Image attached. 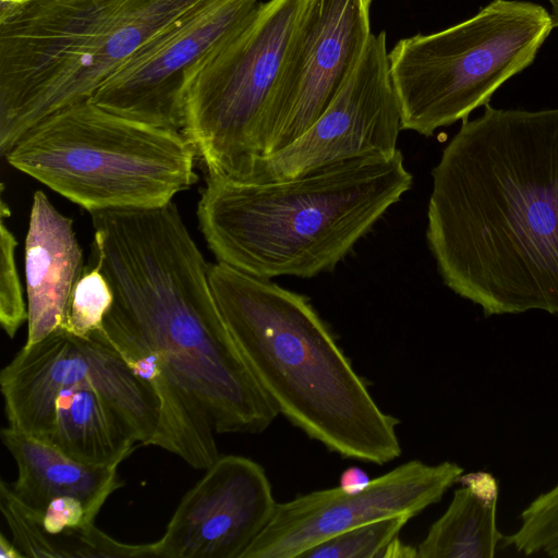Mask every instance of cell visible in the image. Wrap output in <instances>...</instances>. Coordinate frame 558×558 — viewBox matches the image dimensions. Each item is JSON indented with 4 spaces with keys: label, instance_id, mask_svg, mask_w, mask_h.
<instances>
[{
    "label": "cell",
    "instance_id": "obj_16",
    "mask_svg": "<svg viewBox=\"0 0 558 558\" xmlns=\"http://www.w3.org/2000/svg\"><path fill=\"white\" fill-rule=\"evenodd\" d=\"M0 436L17 466L16 480L9 486L21 504L39 514L52 499L68 496L80 499L95 520L108 497L124 484L118 465L82 463L10 426Z\"/></svg>",
    "mask_w": 558,
    "mask_h": 558
},
{
    "label": "cell",
    "instance_id": "obj_6",
    "mask_svg": "<svg viewBox=\"0 0 558 558\" xmlns=\"http://www.w3.org/2000/svg\"><path fill=\"white\" fill-rule=\"evenodd\" d=\"M180 131L112 113L90 99L29 129L8 163L87 211L162 207L197 181Z\"/></svg>",
    "mask_w": 558,
    "mask_h": 558
},
{
    "label": "cell",
    "instance_id": "obj_1",
    "mask_svg": "<svg viewBox=\"0 0 558 558\" xmlns=\"http://www.w3.org/2000/svg\"><path fill=\"white\" fill-rule=\"evenodd\" d=\"M426 241L486 317L558 315V107L462 121L432 170Z\"/></svg>",
    "mask_w": 558,
    "mask_h": 558
},
{
    "label": "cell",
    "instance_id": "obj_21",
    "mask_svg": "<svg viewBox=\"0 0 558 558\" xmlns=\"http://www.w3.org/2000/svg\"><path fill=\"white\" fill-rule=\"evenodd\" d=\"M112 302L108 280L97 266L90 265L72 291L66 318L60 328L77 337H88L102 328Z\"/></svg>",
    "mask_w": 558,
    "mask_h": 558
},
{
    "label": "cell",
    "instance_id": "obj_25",
    "mask_svg": "<svg viewBox=\"0 0 558 558\" xmlns=\"http://www.w3.org/2000/svg\"><path fill=\"white\" fill-rule=\"evenodd\" d=\"M0 558H25L23 553L13 542L7 539L4 534L0 536Z\"/></svg>",
    "mask_w": 558,
    "mask_h": 558
},
{
    "label": "cell",
    "instance_id": "obj_18",
    "mask_svg": "<svg viewBox=\"0 0 558 558\" xmlns=\"http://www.w3.org/2000/svg\"><path fill=\"white\" fill-rule=\"evenodd\" d=\"M48 442L90 465H119L136 444L98 390L83 384L59 391Z\"/></svg>",
    "mask_w": 558,
    "mask_h": 558
},
{
    "label": "cell",
    "instance_id": "obj_7",
    "mask_svg": "<svg viewBox=\"0 0 558 558\" xmlns=\"http://www.w3.org/2000/svg\"><path fill=\"white\" fill-rule=\"evenodd\" d=\"M553 28L539 4L493 0L448 28L400 39L388 59L402 130L428 137L469 119L532 64Z\"/></svg>",
    "mask_w": 558,
    "mask_h": 558
},
{
    "label": "cell",
    "instance_id": "obj_27",
    "mask_svg": "<svg viewBox=\"0 0 558 558\" xmlns=\"http://www.w3.org/2000/svg\"><path fill=\"white\" fill-rule=\"evenodd\" d=\"M1 2H8V3H21L27 0H0Z\"/></svg>",
    "mask_w": 558,
    "mask_h": 558
},
{
    "label": "cell",
    "instance_id": "obj_5",
    "mask_svg": "<svg viewBox=\"0 0 558 558\" xmlns=\"http://www.w3.org/2000/svg\"><path fill=\"white\" fill-rule=\"evenodd\" d=\"M210 0H27L0 8V153L90 99L133 56Z\"/></svg>",
    "mask_w": 558,
    "mask_h": 558
},
{
    "label": "cell",
    "instance_id": "obj_23",
    "mask_svg": "<svg viewBox=\"0 0 558 558\" xmlns=\"http://www.w3.org/2000/svg\"><path fill=\"white\" fill-rule=\"evenodd\" d=\"M84 504L75 497L52 499L43 513L41 526L50 536L70 534L94 524Z\"/></svg>",
    "mask_w": 558,
    "mask_h": 558
},
{
    "label": "cell",
    "instance_id": "obj_11",
    "mask_svg": "<svg viewBox=\"0 0 558 558\" xmlns=\"http://www.w3.org/2000/svg\"><path fill=\"white\" fill-rule=\"evenodd\" d=\"M463 471L451 461L410 460L372 478L359 493L337 486L299 495L277 504L242 558H301L313 546L363 524L396 515L412 519L440 501Z\"/></svg>",
    "mask_w": 558,
    "mask_h": 558
},
{
    "label": "cell",
    "instance_id": "obj_8",
    "mask_svg": "<svg viewBox=\"0 0 558 558\" xmlns=\"http://www.w3.org/2000/svg\"><path fill=\"white\" fill-rule=\"evenodd\" d=\"M308 0H268L185 81L183 134L208 174L243 180Z\"/></svg>",
    "mask_w": 558,
    "mask_h": 558
},
{
    "label": "cell",
    "instance_id": "obj_14",
    "mask_svg": "<svg viewBox=\"0 0 558 558\" xmlns=\"http://www.w3.org/2000/svg\"><path fill=\"white\" fill-rule=\"evenodd\" d=\"M256 461L220 456L186 492L156 542L157 558H242L276 509Z\"/></svg>",
    "mask_w": 558,
    "mask_h": 558
},
{
    "label": "cell",
    "instance_id": "obj_9",
    "mask_svg": "<svg viewBox=\"0 0 558 558\" xmlns=\"http://www.w3.org/2000/svg\"><path fill=\"white\" fill-rule=\"evenodd\" d=\"M90 385L106 399L136 442L153 446L159 400L105 339L101 329L77 337L58 328L24 347L0 373L9 426L49 441L59 391Z\"/></svg>",
    "mask_w": 558,
    "mask_h": 558
},
{
    "label": "cell",
    "instance_id": "obj_26",
    "mask_svg": "<svg viewBox=\"0 0 558 558\" xmlns=\"http://www.w3.org/2000/svg\"><path fill=\"white\" fill-rule=\"evenodd\" d=\"M548 1L551 5L550 17H551L553 26L555 28V27H558V0H548Z\"/></svg>",
    "mask_w": 558,
    "mask_h": 558
},
{
    "label": "cell",
    "instance_id": "obj_3",
    "mask_svg": "<svg viewBox=\"0 0 558 558\" xmlns=\"http://www.w3.org/2000/svg\"><path fill=\"white\" fill-rule=\"evenodd\" d=\"M412 181L400 149L282 181L207 174L197 218L217 262L264 279L312 278L332 270Z\"/></svg>",
    "mask_w": 558,
    "mask_h": 558
},
{
    "label": "cell",
    "instance_id": "obj_13",
    "mask_svg": "<svg viewBox=\"0 0 558 558\" xmlns=\"http://www.w3.org/2000/svg\"><path fill=\"white\" fill-rule=\"evenodd\" d=\"M259 4V0L208 1L133 56L90 100L121 117L182 132L189 73L239 31Z\"/></svg>",
    "mask_w": 558,
    "mask_h": 558
},
{
    "label": "cell",
    "instance_id": "obj_4",
    "mask_svg": "<svg viewBox=\"0 0 558 558\" xmlns=\"http://www.w3.org/2000/svg\"><path fill=\"white\" fill-rule=\"evenodd\" d=\"M113 293L101 332L157 353L175 384L201 403L218 434H258L279 415L218 310L209 265L195 241L142 240L106 269Z\"/></svg>",
    "mask_w": 558,
    "mask_h": 558
},
{
    "label": "cell",
    "instance_id": "obj_15",
    "mask_svg": "<svg viewBox=\"0 0 558 558\" xmlns=\"http://www.w3.org/2000/svg\"><path fill=\"white\" fill-rule=\"evenodd\" d=\"M27 338L31 347L62 327L84 257L73 220L38 190L33 195L24 246Z\"/></svg>",
    "mask_w": 558,
    "mask_h": 558
},
{
    "label": "cell",
    "instance_id": "obj_24",
    "mask_svg": "<svg viewBox=\"0 0 558 558\" xmlns=\"http://www.w3.org/2000/svg\"><path fill=\"white\" fill-rule=\"evenodd\" d=\"M372 478L361 468L356 465L349 466L343 470L339 480V487L345 493H359L365 489Z\"/></svg>",
    "mask_w": 558,
    "mask_h": 558
},
{
    "label": "cell",
    "instance_id": "obj_2",
    "mask_svg": "<svg viewBox=\"0 0 558 558\" xmlns=\"http://www.w3.org/2000/svg\"><path fill=\"white\" fill-rule=\"evenodd\" d=\"M220 315L279 414L345 459L384 465L401 454L399 420L384 412L310 300L217 262Z\"/></svg>",
    "mask_w": 558,
    "mask_h": 558
},
{
    "label": "cell",
    "instance_id": "obj_12",
    "mask_svg": "<svg viewBox=\"0 0 558 558\" xmlns=\"http://www.w3.org/2000/svg\"><path fill=\"white\" fill-rule=\"evenodd\" d=\"M372 1H307L265 121L259 157L301 136L339 93L373 34Z\"/></svg>",
    "mask_w": 558,
    "mask_h": 558
},
{
    "label": "cell",
    "instance_id": "obj_20",
    "mask_svg": "<svg viewBox=\"0 0 558 558\" xmlns=\"http://www.w3.org/2000/svg\"><path fill=\"white\" fill-rule=\"evenodd\" d=\"M519 519L520 526L504 542L526 556L558 558V483L532 500Z\"/></svg>",
    "mask_w": 558,
    "mask_h": 558
},
{
    "label": "cell",
    "instance_id": "obj_22",
    "mask_svg": "<svg viewBox=\"0 0 558 558\" xmlns=\"http://www.w3.org/2000/svg\"><path fill=\"white\" fill-rule=\"evenodd\" d=\"M10 216L11 210L4 199V184H2L0 205V324L4 332L10 338H14L22 325L25 322L27 323L28 310L15 260L17 241L5 222V218Z\"/></svg>",
    "mask_w": 558,
    "mask_h": 558
},
{
    "label": "cell",
    "instance_id": "obj_17",
    "mask_svg": "<svg viewBox=\"0 0 558 558\" xmlns=\"http://www.w3.org/2000/svg\"><path fill=\"white\" fill-rule=\"evenodd\" d=\"M446 511L416 547L420 558H492L505 536L497 525L498 480L486 471L462 474Z\"/></svg>",
    "mask_w": 558,
    "mask_h": 558
},
{
    "label": "cell",
    "instance_id": "obj_10",
    "mask_svg": "<svg viewBox=\"0 0 558 558\" xmlns=\"http://www.w3.org/2000/svg\"><path fill=\"white\" fill-rule=\"evenodd\" d=\"M401 116L385 32L372 34L362 57L320 117L284 148L254 160L243 182L299 178L345 160L390 156Z\"/></svg>",
    "mask_w": 558,
    "mask_h": 558
},
{
    "label": "cell",
    "instance_id": "obj_19",
    "mask_svg": "<svg viewBox=\"0 0 558 558\" xmlns=\"http://www.w3.org/2000/svg\"><path fill=\"white\" fill-rule=\"evenodd\" d=\"M410 519L396 515L363 524L313 546L301 558H385Z\"/></svg>",
    "mask_w": 558,
    "mask_h": 558
}]
</instances>
